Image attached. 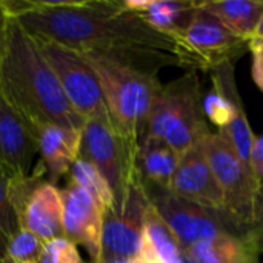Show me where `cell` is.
<instances>
[{
  "instance_id": "obj_13",
  "label": "cell",
  "mask_w": 263,
  "mask_h": 263,
  "mask_svg": "<svg viewBox=\"0 0 263 263\" xmlns=\"http://www.w3.org/2000/svg\"><path fill=\"white\" fill-rule=\"evenodd\" d=\"M63 197V237L85 248L91 263L102 257V237L105 211L82 188L69 183L62 190Z\"/></svg>"
},
{
  "instance_id": "obj_11",
  "label": "cell",
  "mask_w": 263,
  "mask_h": 263,
  "mask_svg": "<svg viewBox=\"0 0 263 263\" xmlns=\"http://www.w3.org/2000/svg\"><path fill=\"white\" fill-rule=\"evenodd\" d=\"M213 88L203 96V111L208 122L217 126L240 159L250 166V151L254 134L250 126L234 79V63H225L213 71ZM251 168V166H250Z\"/></svg>"
},
{
  "instance_id": "obj_27",
  "label": "cell",
  "mask_w": 263,
  "mask_h": 263,
  "mask_svg": "<svg viewBox=\"0 0 263 263\" xmlns=\"http://www.w3.org/2000/svg\"><path fill=\"white\" fill-rule=\"evenodd\" d=\"M250 51L253 55V79L256 85L263 91V39H251Z\"/></svg>"
},
{
  "instance_id": "obj_3",
  "label": "cell",
  "mask_w": 263,
  "mask_h": 263,
  "mask_svg": "<svg viewBox=\"0 0 263 263\" xmlns=\"http://www.w3.org/2000/svg\"><path fill=\"white\" fill-rule=\"evenodd\" d=\"M83 55L99 77L112 125L131 145L139 148L146 133L151 108L163 86L157 72L116 55L100 52Z\"/></svg>"
},
{
  "instance_id": "obj_10",
  "label": "cell",
  "mask_w": 263,
  "mask_h": 263,
  "mask_svg": "<svg viewBox=\"0 0 263 263\" xmlns=\"http://www.w3.org/2000/svg\"><path fill=\"white\" fill-rule=\"evenodd\" d=\"M11 202L18 227L48 242L63 237L62 190L34 166L26 177L11 179Z\"/></svg>"
},
{
  "instance_id": "obj_6",
  "label": "cell",
  "mask_w": 263,
  "mask_h": 263,
  "mask_svg": "<svg viewBox=\"0 0 263 263\" xmlns=\"http://www.w3.org/2000/svg\"><path fill=\"white\" fill-rule=\"evenodd\" d=\"M137 151L139 148L131 145L116 129L109 116L85 122L82 129L80 159L94 165L108 180L116 197L114 210L123 203L131 185L140 179Z\"/></svg>"
},
{
  "instance_id": "obj_28",
  "label": "cell",
  "mask_w": 263,
  "mask_h": 263,
  "mask_svg": "<svg viewBox=\"0 0 263 263\" xmlns=\"http://www.w3.org/2000/svg\"><path fill=\"white\" fill-rule=\"evenodd\" d=\"M250 166L257 180V183L263 185V134L256 136L253 140V146L250 151Z\"/></svg>"
},
{
  "instance_id": "obj_12",
  "label": "cell",
  "mask_w": 263,
  "mask_h": 263,
  "mask_svg": "<svg viewBox=\"0 0 263 263\" xmlns=\"http://www.w3.org/2000/svg\"><path fill=\"white\" fill-rule=\"evenodd\" d=\"M149 205L151 202L140 177L131 185L123 203L105 214L99 263H125L139 256Z\"/></svg>"
},
{
  "instance_id": "obj_15",
  "label": "cell",
  "mask_w": 263,
  "mask_h": 263,
  "mask_svg": "<svg viewBox=\"0 0 263 263\" xmlns=\"http://www.w3.org/2000/svg\"><path fill=\"white\" fill-rule=\"evenodd\" d=\"M37 156L34 129L0 91V166L11 179L26 177L32 173Z\"/></svg>"
},
{
  "instance_id": "obj_24",
  "label": "cell",
  "mask_w": 263,
  "mask_h": 263,
  "mask_svg": "<svg viewBox=\"0 0 263 263\" xmlns=\"http://www.w3.org/2000/svg\"><path fill=\"white\" fill-rule=\"evenodd\" d=\"M20 230L11 202V177L0 166V233L8 240Z\"/></svg>"
},
{
  "instance_id": "obj_21",
  "label": "cell",
  "mask_w": 263,
  "mask_h": 263,
  "mask_svg": "<svg viewBox=\"0 0 263 263\" xmlns=\"http://www.w3.org/2000/svg\"><path fill=\"white\" fill-rule=\"evenodd\" d=\"M196 263H260L251 243L237 236L223 234L186 250Z\"/></svg>"
},
{
  "instance_id": "obj_9",
  "label": "cell",
  "mask_w": 263,
  "mask_h": 263,
  "mask_svg": "<svg viewBox=\"0 0 263 263\" xmlns=\"http://www.w3.org/2000/svg\"><path fill=\"white\" fill-rule=\"evenodd\" d=\"M52 68L68 102L86 120L109 116L97 74L86 57L57 42L34 37Z\"/></svg>"
},
{
  "instance_id": "obj_18",
  "label": "cell",
  "mask_w": 263,
  "mask_h": 263,
  "mask_svg": "<svg viewBox=\"0 0 263 263\" xmlns=\"http://www.w3.org/2000/svg\"><path fill=\"white\" fill-rule=\"evenodd\" d=\"M185 254L186 250L151 203L146 211L143 240L137 257L146 263H183Z\"/></svg>"
},
{
  "instance_id": "obj_20",
  "label": "cell",
  "mask_w": 263,
  "mask_h": 263,
  "mask_svg": "<svg viewBox=\"0 0 263 263\" xmlns=\"http://www.w3.org/2000/svg\"><path fill=\"white\" fill-rule=\"evenodd\" d=\"M202 6L247 40L253 39L263 14V0H202Z\"/></svg>"
},
{
  "instance_id": "obj_30",
  "label": "cell",
  "mask_w": 263,
  "mask_h": 263,
  "mask_svg": "<svg viewBox=\"0 0 263 263\" xmlns=\"http://www.w3.org/2000/svg\"><path fill=\"white\" fill-rule=\"evenodd\" d=\"M6 239L3 237V234L0 233V259H2V256H3V251H5V247H6Z\"/></svg>"
},
{
  "instance_id": "obj_16",
  "label": "cell",
  "mask_w": 263,
  "mask_h": 263,
  "mask_svg": "<svg viewBox=\"0 0 263 263\" xmlns=\"http://www.w3.org/2000/svg\"><path fill=\"white\" fill-rule=\"evenodd\" d=\"M35 137L40 157L35 168L45 174L49 183L57 185L80 157L82 129L46 125L35 133Z\"/></svg>"
},
{
  "instance_id": "obj_29",
  "label": "cell",
  "mask_w": 263,
  "mask_h": 263,
  "mask_svg": "<svg viewBox=\"0 0 263 263\" xmlns=\"http://www.w3.org/2000/svg\"><path fill=\"white\" fill-rule=\"evenodd\" d=\"M253 39H263V14L262 17H260V20H259V23H257V28L254 31Z\"/></svg>"
},
{
  "instance_id": "obj_17",
  "label": "cell",
  "mask_w": 263,
  "mask_h": 263,
  "mask_svg": "<svg viewBox=\"0 0 263 263\" xmlns=\"http://www.w3.org/2000/svg\"><path fill=\"white\" fill-rule=\"evenodd\" d=\"M199 0H123L126 12L140 17L149 28L168 37L182 31L193 18Z\"/></svg>"
},
{
  "instance_id": "obj_1",
  "label": "cell",
  "mask_w": 263,
  "mask_h": 263,
  "mask_svg": "<svg viewBox=\"0 0 263 263\" xmlns=\"http://www.w3.org/2000/svg\"><path fill=\"white\" fill-rule=\"evenodd\" d=\"M5 14L31 35L48 39L82 54L100 52L122 57L157 72L177 65L173 40L126 12L122 2L85 0H0Z\"/></svg>"
},
{
  "instance_id": "obj_25",
  "label": "cell",
  "mask_w": 263,
  "mask_h": 263,
  "mask_svg": "<svg viewBox=\"0 0 263 263\" xmlns=\"http://www.w3.org/2000/svg\"><path fill=\"white\" fill-rule=\"evenodd\" d=\"M40 263H85L76 243L66 237H57L43 243Z\"/></svg>"
},
{
  "instance_id": "obj_14",
  "label": "cell",
  "mask_w": 263,
  "mask_h": 263,
  "mask_svg": "<svg viewBox=\"0 0 263 263\" xmlns=\"http://www.w3.org/2000/svg\"><path fill=\"white\" fill-rule=\"evenodd\" d=\"M168 190L200 208L214 213H227L222 190L216 180L202 143L180 156Z\"/></svg>"
},
{
  "instance_id": "obj_22",
  "label": "cell",
  "mask_w": 263,
  "mask_h": 263,
  "mask_svg": "<svg viewBox=\"0 0 263 263\" xmlns=\"http://www.w3.org/2000/svg\"><path fill=\"white\" fill-rule=\"evenodd\" d=\"M68 174L71 177L69 183L85 190L100 205V208L105 211V214L108 211L114 210V205H116L114 193H112L108 180L100 174V171L94 165H91L89 162L79 157L72 163Z\"/></svg>"
},
{
  "instance_id": "obj_4",
  "label": "cell",
  "mask_w": 263,
  "mask_h": 263,
  "mask_svg": "<svg viewBox=\"0 0 263 263\" xmlns=\"http://www.w3.org/2000/svg\"><path fill=\"white\" fill-rule=\"evenodd\" d=\"M203 96L197 71H186L163 85L151 108L145 136L165 142L180 156L200 145L211 134Z\"/></svg>"
},
{
  "instance_id": "obj_19",
  "label": "cell",
  "mask_w": 263,
  "mask_h": 263,
  "mask_svg": "<svg viewBox=\"0 0 263 263\" xmlns=\"http://www.w3.org/2000/svg\"><path fill=\"white\" fill-rule=\"evenodd\" d=\"M180 154H177L165 142L145 136L137 151V170L143 185L170 188Z\"/></svg>"
},
{
  "instance_id": "obj_5",
  "label": "cell",
  "mask_w": 263,
  "mask_h": 263,
  "mask_svg": "<svg viewBox=\"0 0 263 263\" xmlns=\"http://www.w3.org/2000/svg\"><path fill=\"white\" fill-rule=\"evenodd\" d=\"M173 55L188 71H214L250 49V40L230 31L199 2L191 22L170 37Z\"/></svg>"
},
{
  "instance_id": "obj_2",
  "label": "cell",
  "mask_w": 263,
  "mask_h": 263,
  "mask_svg": "<svg viewBox=\"0 0 263 263\" xmlns=\"http://www.w3.org/2000/svg\"><path fill=\"white\" fill-rule=\"evenodd\" d=\"M0 91L34 133L46 125L85 126V119L68 102L34 35L8 15L0 51Z\"/></svg>"
},
{
  "instance_id": "obj_8",
  "label": "cell",
  "mask_w": 263,
  "mask_h": 263,
  "mask_svg": "<svg viewBox=\"0 0 263 263\" xmlns=\"http://www.w3.org/2000/svg\"><path fill=\"white\" fill-rule=\"evenodd\" d=\"M145 190L153 206L185 250L223 234L247 239V231L227 213L200 208L165 188L145 185Z\"/></svg>"
},
{
  "instance_id": "obj_26",
  "label": "cell",
  "mask_w": 263,
  "mask_h": 263,
  "mask_svg": "<svg viewBox=\"0 0 263 263\" xmlns=\"http://www.w3.org/2000/svg\"><path fill=\"white\" fill-rule=\"evenodd\" d=\"M247 240L251 243V247L259 256L263 254V185L260 186L257 199H256L254 214L248 227Z\"/></svg>"
},
{
  "instance_id": "obj_31",
  "label": "cell",
  "mask_w": 263,
  "mask_h": 263,
  "mask_svg": "<svg viewBox=\"0 0 263 263\" xmlns=\"http://www.w3.org/2000/svg\"><path fill=\"white\" fill-rule=\"evenodd\" d=\"M125 263H146V262H143L142 259H139V257H134V259H131V260H128V262H125Z\"/></svg>"
},
{
  "instance_id": "obj_7",
  "label": "cell",
  "mask_w": 263,
  "mask_h": 263,
  "mask_svg": "<svg viewBox=\"0 0 263 263\" xmlns=\"http://www.w3.org/2000/svg\"><path fill=\"white\" fill-rule=\"evenodd\" d=\"M202 148L222 190L227 213L248 233L260 185L231 142L219 131L211 133L202 142Z\"/></svg>"
},
{
  "instance_id": "obj_23",
  "label": "cell",
  "mask_w": 263,
  "mask_h": 263,
  "mask_svg": "<svg viewBox=\"0 0 263 263\" xmlns=\"http://www.w3.org/2000/svg\"><path fill=\"white\" fill-rule=\"evenodd\" d=\"M43 243L35 234L20 228L8 239L0 263H40Z\"/></svg>"
}]
</instances>
